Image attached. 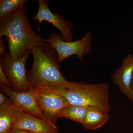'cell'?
Segmentation results:
<instances>
[{
	"instance_id": "obj_17",
	"label": "cell",
	"mask_w": 133,
	"mask_h": 133,
	"mask_svg": "<svg viewBox=\"0 0 133 133\" xmlns=\"http://www.w3.org/2000/svg\"><path fill=\"white\" fill-rule=\"evenodd\" d=\"M8 52L3 39L0 38V56L4 55Z\"/></svg>"
},
{
	"instance_id": "obj_11",
	"label": "cell",
	"mask_w": 133,
	"mask_h": 133,
	"mask_svg": "<svg viewBox=\"0 0 133 133\" xmlns=\"http://www.w3.org/2000/svg\"><path fill=\"white\" fill-rule=\"evenodd\" d=\"M109 119L108 112L96 107H88L81 125L87 130H95L104 125Z\"/></svg>"
},
{
	"instance_id": "obj_5",
	"label": "cell",
	"mask_w": 133,
	"mask_h": 133,
	"mask_svg": "<svg viewBox=\"0 0 133 133\" xmlns=\"http://www.w3.org/2000/svg\"><path fill=\"white\" fill-rule=\"evenodd\" d=\"M31 51L20 58L12 57L8 52L0 56V66L10 81L11 89L22 92L28 90L31 87L27 78L26 63Z\"/></svg>"
},
{
	"instance_id": "obj_18",
	"label": "cell",
	"mask_w": 133,
	"mask_h": 133,
	"mask_svg": "<svg viewBox=\"0 0 133 133\" xmlns=\"http://www.w3.org/2000/svg\"><path fill=\"white\" fill-rule=\"evenodd\" d=\"M9 133H32L26 130L20 129L12 128Z\"/></svg>"
},
{
	"instance_id": "obj_8",
	"label": "cell",
	"mask_w": 133,
	"mask_h": 133,
	"mask_svg": "<svg viewBox=\"0 0 133 133\" xmlns=\"http://www.w3.org/2000/svg\"><path fill=\"white\" fill-rule=\"evenodd\" d=\"M36 1L38 3V9L32 21H38V29L42 22L45 21L59 30L64 41L67 42L73 41L72 26L70 22L65 19L59 13H52L48 7L49 2L48 1L37 0Z\"/></svg>"
},
{
	"instance_id": "obj_1",
	"label": "cell",
	"mask_w": 133,
	"mask_h": 133,
	"mask_svg": "<svg viewBox=\"0 0 133 133\" xmlns=\"http://www.w3.org/2000/svg\"><path fill=\"white\" fill-rule=\"evenodd\" d=\"M4 36L10 55L17 58L22 57L35 47L45 43V39L31 28L24 6L0 18V38Z\"/></svg>"
},
{
	"instance_id": "obj_3",
	"label": "cell",
	"mask_w": 133,
	"mask_h": 133,
	"mask_svg": "<svg viewBox=\"0 0 133 133\" xmlns=\"http://www.w3.org/2000/svg\"><path fill=\"white\" fill-rule=\"evenodd\" d=\"M52 89L64 97L70 105L96 107L108 112L111 109L107 83L68 81L64 86Z\"/></svg>"
},
{
	"instance_id": "obj_12",
	"label": "cell",
	"mask_w": 133,
	"mask_h": 133,
	"mask_svg": "<svg viewBox=\"0 0 133 133\" xmlns=\"http://www.w3.org/2000/svg\"><path fill=\"white\" fill-rule=\"evenodd\" d=\"M22 113L14 107L12 102L0 105V133H9Z\"/></svg>"
},
{
	"instance_id": "obj_7",
	"label": "cell",
	"mask_w": 133,
	"mask_h": 133,
	"mask_svg": "<svg viewBox=\"0 0 133 133\" xmlns=\"http://www.w3.org/2000/svg\"><path fill=\"white\" fill-rule=\"evenodd\" d=\"M1 90L8 96L14 107L17 110L44 119L38 104L35 90L33 87H31L25 91L19 92L1 85Z\"/></svg>"
},
{
	"instance_id": "obj_13",
	"label": "cell",
	"mask_w": 133,
	"mask_h": 133,
	"mask_svg": "<svg viewBox=\"0 0 133 133\" xmlns=\"http://www.w3.org/2000/svg\"><path fill=\"white\" fill-rule=\"evenodd\" d=\"M87 107L69 105L59 111L58 117L67 118L81 124L85 117Z\"/></svg>"
},
{
	"instance_id": "obj_16",
	"label": "cell",
	"mask_w": 133,
	"mask_h": 133,
	"mask_svg": "<svg viewBox=\"0 0 133 133\" xmlns=\"http://www.w3.org/2000/svg\"><path fill=\"white\" fill-rule=\"evenodd\" d=\"M12 102L10 99H8L3 93H0V105L6 104Z\"/></svg>"
},
{
	"instance_id": "obj_10",
	"label": "cell",
	"mask_w": 133,
	"mask_h": 133,
	"mask_svg": "<svg viewBox=\"0 0 133 133\" xmlns=\"http://www.w3.org/2000/svg\"><path fill=\"white\" fill-rule=\"evenodd\" d=\"M12 128L26 130L32 133H59L57 127L33 115L23 112Z\"/></svg>"
},
{
	"instance_id": "obj_6",
	"label": "cell",
	"mask_w": 133,
	"mask_h": 133,
	"mask_svg": "<svg viewBox=\"0 0 133 133\" xmlns=\"http://www.w3.org/2000/svg\"><path fill=\"white\" fill-rule=\"evenodd\" d=\"M34 89L38 104L44 119L57 127L59 111L70 104L64 97L52 89Z\"/></svg>"
},
{
	"instance_id": "obj_2",
	"label": "cell",
	"mask_w": 133,
	"mask_h": 133,
	"mask_svg": "<svg viewBox=\"0 0 133 133\" xmlns=\"http://www.w3.org/2000/svg\"><path fill=\"white\" fill-rule=\"evenodd\" d=\"M33 62L31 69L27 72L30 85L33 88L55 89L66 84L59 69L56 51L47 43L35 47L31 50Z\"/></svg>"
},
{
	"instance_id": "obj_19",
	"label": "cell",
	"mask_w": 133,
	"mask_h": 133,
	"mask_svg": "<svg viewBox=\"0 0 133 133\" xmlns=\"http://www.w3.org/2000/svg\"><path fill=\"white\" fill-rule=\"evenodd\" d=\"M131 89L133 95V74L131 84Z\"/></svg>"
},
{
	"instance_id": "obj_9",
	"label": "cell",
	"mask_w": 133,
	"mask_h": 133,
	"mask_svg": "<svg viewBox=\"0 0 133 133\" xmlns=\"http://www.w3.org/2000/svg\"><path fill=\"white\" fill-rule=\"evenodd\" d=\"M133 74V56L129 54L122 60L121 66L112 73L111 79L122 93L133 102V95L131 89Z\"/></svg>"
},
{
	"instance_id": "obj_14",
	"label": "cell",
	"mask_w": 133,
	"mask_h": 133,
	"mask_svg": "<svg viewBox=\"0 0 133 133\" xmlns=\"http://www.w3.org/2000/svg\"><path fill=\"white\" fill-rule=\"evenodd\" d=\"M27 0H1L0 18L8 15L22 6H24Z\"/></svg>"
},
{
	"instance_id": "obj_4",
	"label": "cell",
	"mask_w": 133,
	"mask_h": 133,
	"mask_svg": "<svg viewBox=\"0 0 133 133\" xmlns=\"http://www.w3.org/2000/svg\"><path fill=\"white\" fill-rule=\"evenodd\" d=\"M92 39L90 31L85 33L81 39L70 42L64 41L62 35L53 33L44 39V42L56 50L60 63L73 55H76L78 59L83 61V56L90 51Z\"/></svg>"
},
{
	"instance_id": "obj_15",
	"label": "cell",
	"mask_w": 133,
	"mask_h": 133,
	"mask_svg": "<svg viewBox=\"0 0 133 133\" xmlns=\"http://www.w3.org/2000/svg\"><path fill=\"white\" fill-rule=\"evenodd\" d=\"M0 85L6 86L11 88V83L7 77L5 75L3 71L2 68L0 66Z\"/></svg>"
}]
</instances>
